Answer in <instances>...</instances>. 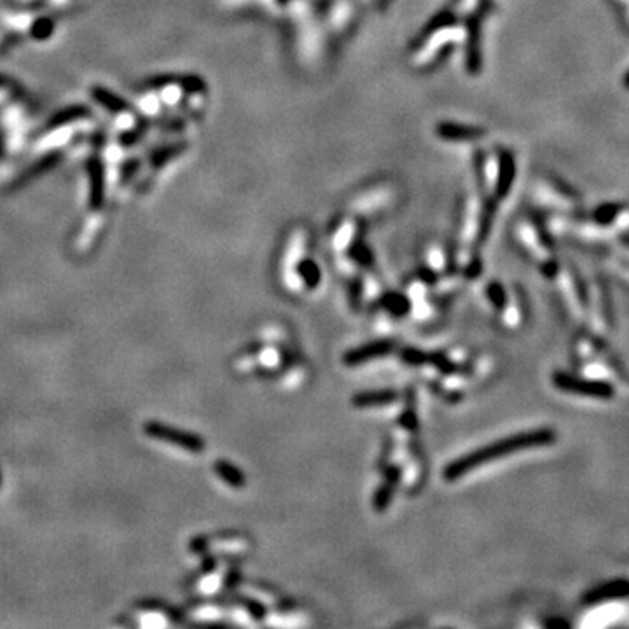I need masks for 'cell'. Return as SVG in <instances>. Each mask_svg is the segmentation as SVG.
Wrapping results in <instances>:
<instances>
[{
  "label": "cell",
  "mask_w": 629,
  "mask_h": 629,
  "mask_svg": "<svg viewBox=\"0 0 629 629\" xmlns=\"http://www.w3.org/2000/svg\"><path fill=\"white\" fill-rule=\"evenodd\" d=\"M516 178V159L510 151L498 152V178H496L495 196L498 199L507 198L512 182Z\"/></svg>",
  "instance_id": "obj_8"
},
{
  "label": "cell",
  "mask_w": 629,
  "mask_h": 629,
  "mask_svg": "<svg viewBox=\"0 0 629 629\" xmlns=\"http://www.w3.org/2000/svg\"><path fill=\"white\" fill-rule=\"evenodd\" d=\"M145 432L151 437L159 439L163 442H170V444L178 446V448L185 449L189 453H201L205 449V441L201 437L189 434V432L178 430V428L166 427V425L161 423H149L145 425Z\"/></svg>",
  "instance_id": "obj_4"
},
{
  "label": "cell",
  "mask_w": 629,
  "mask_h": 629,
  "mask_svg": "<svg viewBox=\"0 0 629 629\" xmlns=\"http://www.w3.org/2000/svg\"><path fill=\"white\" fill-rule=\"evenodd\" d=\"M623 86H624V89H628L629 91V70L626 74H624V77H623Z\"/></svg>",
  "instance_id": "obj_19"
},
{
  "label": "cell",
  "mask_w": 629,
  "mask_h": 629,
  "mask_svg": "<svg viewBox=\"0 0 629 629\" xmlns=\"http://www.w3.org/2000/svg\"><path fill=\"white\" fill-rule=\"evenodd\" d=\"M392 196H395L392 185H376V187L359 194L353 205H355V208H360V212H374L376 205L378 208L385 206L390 201Z\"/></svg>",
  "instance_id": "obj_9"
},
{
  "label": "cell",
  "mask_w": 629,
  "mask_h": 629,
  "mask_svg": "<svg viewBox=\"0 0 629 629\" xmlns=\"http://www.w3.org/2000/svg\"><path fill=\"white\" fill-rule=\"evenodd\" d=\"M626 210V205L621 201H605L602 205H598L592 212V220L595 224L602 227H609L612 224H616L619 220L621 213Z\"/></svg>",
  "instance_id": "obj_10"
},
{
  "label": "cell",
  "mask_w": 629,
  "mask_h": 629,
  "mask_svg": "<svg viewBox=\"0 0 629 629\" xmlns=\"http://www.w3.org/2000/svg\"><path fill=\"white\" fill-rule=\"evenodd\" d=\"M402 359L406 360L407 364H411V366H421V364H425L427 360H430V357L418 352V350H404Z\"/></svg>",
  "instance_id": "obj_17"
},
{
  "label": "cell",
  "mask_w": 629,
  "mask_h": 629,
  "mask_svg": "<svg viewBox=\"0 0 629 629\" xmlns=\"http://www.w3.org/2000/svg\"><path fill=\"white\" fill-rule=\"evenodd\" d=\"M435 135L446 142H477L486 137V130L479 126H469V124L442 121L435 126Z\"/></svg>",
  "instance_id": "obj_6"
},
{
  "label": "cell",
  "mask_w": 629,
  "mask_h": 629,
  "mask_svg": "<svg viewBox=\"0 0 629 629\" xmlns=\"http://www.w3.org/2000/svg\"><path fill=\"white\" fill-rule=\"evenodd\" d=\"M393 350V343L392 341H374L369 343V345H364L360 348L352 350L345 355L343 362L350 367H355L360 366V364L367 362V360H373L378 359V357H385L388 355Z\"/></svg>",
  "instance_id": "obj_7"
},
{
  "label": "cell",
  "mask_w": 629,
  "mask_h": 629,
  "mask_svg": "<svg viewBox=\"0 0 629 629\" xmlns=\"http://www.w3.org/2000/svg\"><path fill=\"white\" fill-rule=\"evenodd\" d=\"M216 472L223 481H226L233 488H243L245 486V475H243V472L238 467L231 465L226 460H219L216 463Z\"/></svg>",
  "instance_id": "obj_12"
},
{
  "label": "cell",
  "mask_w": 629,
  "mask_h": 629,
  "mask_svg": "<svg viewBox=\"0 0 629 629\" xmlns=\"http://www.w3.org/2000/svg\"><path fill=\"white\" fill-rule=\"evenodd\" d=\"M488 296H489V299H491L493 305L498 306V308H502V306L505 305V291H503V287L500 284L489 285Z\"/></svg>",
  "instance_id": "obj_16"
},
{
  "label": "cell",
  "mask_w": 629,
  "mask_h": 629,
  "mask_svg": "<svg viewBox=\"0 0 629 629\" xmlns=\"http://www.w3.org/2000/svg\"><path fill=\"white\" fill-rule=\"evenodd\" d=\"M385 306L393 314H404L409 310V301L400 294H390L388 298H385Z\"/></svg>",
  "instance_id": "obj_15"
},
{
  "label": "cell",
  "mask_w": 629,
  "mask_h": 629,
  "mask_svg": "<svg viewBox=\"0 0 629 629\" xmlns=\"http://www.w3.org/2000/svg\"><path fill=\"white\" fill-rule=\"evenodd\" d=\"M399 399L395 392L392 390H383V392H364L359 393L352 399L353 406L357 407H378V406H387V404L395 402Z\"/></svg>",
  "instance_id": "obj_11"
},
{
  "label": "cell",
  "mask_w": 629,
  "mask_h": 629,
  "mask_svg": "<svg viewBox=\"0 0 629 629\" xmlns=\"http://www.w3.org/2000/svg\"><path fill=\"white\" fill-rule=\"evenodd\" d=\"M393 488H395V484H393V482H390V481H387L383 486H381L380 489H378L376 495H374V500H373L374 509H376V510H385V509H387L388 503H390V500H392V496H393Z\"/></svg>",
  "instance_id": "obj_14"
},
{
  "label": "cell",
  "mask_w": 629,
  "mask_h": 629,
  "mask_svg": "<svg viewBox=\"0 0 629 629\" xmlns=\"http://www.w3.org/2000/svg\"><path fill=\"white\" fill-rule=\"evenodd\" d=\"M428 39L423 42L421 48H418V51L414 53V65L423 67L430 65L435 58H439L442 51L449 46L456 44L458 41H463L467 35L465 28L455 27V25H444V27H439L435 30L428 32Z\"/></svg>",
  "instance_id": "obj_3"
},
{
  "label": "cell",
  "mask_w": 629,
  "mask_h": 629,
  "mask_svg": "<svg viewBox=\"0 0 629 629\" xmlns=\"http://www.w3.org/2000/svg\"><path fill=\"white\" fill-rule=\"evenodd\" d=\"M552 442H556V432L548 427L514 434L510 437L500 439V441L482 446V448L475 449V451L467 453L462 458H456L455 462H451L446 467L444 472H442V477L449 482L456 481V479L469 474L470 470L479 469V467L486 465V463L500 458V456H509L512 453L527 451V449L544 448V446L552 444Z\"/></svg>",
  "instance_id": "obj_1"
},
{
  "label": "cell",
  "mask_w": 629,
  "mask_h": 629,
  "mask_svg": "<svg viewBox=\"0 0 629 629\" xmlns=\"http://www.w3.org/2000/svg\"><path fill=\"white\" fill-rule=\"evenodd\" d=\"M552 385L557 390L589 399L610 400L616 397V387L605 380H588V378L575 376L564 371H556L552 374Z\"/></svg>",
  "instance_id": "obj_2"
},
{
  "label": "cell",
  "mask_w": 629,
  "mask_h": 629,
  "mask_svg": "<svg viewBox=\"0 0 629 629\" xmlns=\"http://www.w3.org/2000/svg\"><path fill=\"white\" fill-rule=\"evenodd\" d=\"M629 596V581L628 578H614V581L600 584L596 588L589 589L582 596L584 605H600V603L614 602V600H624Z\"/></svg>",
  "instance_id": "obj_5"
},
{
  "label": "cell",
  "mask_w": 629,
  "mask_h": 629,
  "mask_svg": "<svg viewBox=\"0 0 629 629\" xmlns=\"http://www.w3.org/2000/svg\"><path fill=\"white\" fill-rule=\"evenodd\" d=\"M352 257L357 260V263H360V264H367L371 260L369 250H367L366 246H362V245H357L355 249H353Z\"/></svg>",
  "instance_id": "obj_18"
},
{
  "label": "cell",
  "mask_w": 629,
  "mask_h": 629,
  "mask_svg": "<svg viewBox=\"0 0 629 629\" xmlns=\"http://www.w3.org/2000/svg\"><path fill=\"white\" fill-rule=\"evenodd\" d=\"M298 273L301 274L303 282L308 285L310 289H314L322 280V273H320V267L313 263V260H301L298 266Z\"/></svg>",
  "instance_id": "obj_13"
}]
</instances>
